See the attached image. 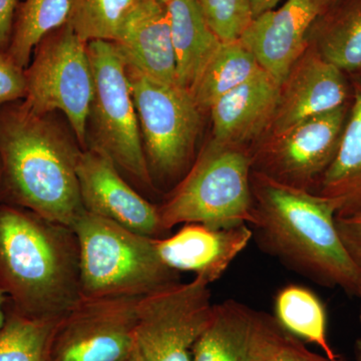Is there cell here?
I'll use <instances>...</instances> for the list:
<instances>
[{
	"instance_id": "cell-1",
	"label": "cell",
	"mask_w": 361,
	"mask_h": 361,
	"mask_svg": "<svg viewBox=\"0 0 361 361\" xmlns=\"http://www.w3.org/2000/svg\"><path fill=\"white\" fill-rule=\"evenodd\" d=\"M249 226L265 250L304 276L360 295L361 270L336 226L331 199L252 170Z\"/></svg>"
},
{
	"instance_id": "cell-2",
	"label": "cell",
	"mask_w": 361,
	"mask_h": 361,
	"mask_svg": "<svg viewBox=\"0 0 361 361\" xmlns=\"http://www.w3.org/2000/svg\"><path fill=\"white\" fill-rule=\"evenodd\" d=\"M82 151L23 101L0 106V203L73 228L84 212L77 174Z\"/></svg>"
},
{
	"instance_id": "cell-3",
	"label": "cell",
	"mask_w": 361,
	"mask_h": 361,
	"mask_svg": "<svg viewBox=\"0 0 361 361\" xmlns=\"http://www.w3.org/2000/svg\"><path fill=\"white\" fill-rule=\"evenodd\" d=\"M0 290L23 314L61 319L82 299L73 228L0 203Z\"/></svg>"
},
{
	"instance_id": "cell-4",
	"label": "cell",
	"mask_w": 361,
	"mask_h": 361,
	"mask_svg": "<svg viewBox=\"0 0 361 361\" xmlns=\"http://www.w3.org/2000/svg\"><path fill=\"white\" fill-rule=\"evenodd\" d=\"M80 248L84 299L141 298L180 281L156 250L154 238L84 210L73 225Z\"/></svg>"
},
{
	"instance_id": "cell-5",
	"label": "cell",
	"mask_w": 361,
	"mask_h": 361,
	"mask_svg": "<svg viewBox=\"0 0 361 361\" xmlns=\"http://www.w3.org/2000/svg\"><path fill=\"white\" fill-rule=\"evenodd\" d=\"M252 156L245 147L213 140L159 206L161 227L199 223L212 228L249 225L253 208Z\"/></svg>"
},
{
	"instance_id": "cell-6",
	"label": "cell",
	"mask_w": 361,
	"mask_h": 361,
	"mask_svg": "<svg viewBox=\"0 0 361 361\" xmlns=\"http://www.w3.org/2000/svg\"><path fill=\"white\" fill-rule=\"evenodd\" d=\"M92 97L87 146L108 157L137 184L154 188L145 155L127 65L113 42H87Z\"/></svg>"
},
{
	"instance_id": "cell-7",
	"label": "cell",
	"mask_w": 361,
	"mask_h": 361,
	"mask_svg": "<svg viewBox=\"0 0 361 361\" xmlns=\"http://www.w3.org/2000/svg\"><path fill=\"white\" fill-rule=\"evenodd\" d=\"M142 146L153 184L184 177L201 128L202 111L188 90L127 66Z\"/></svg>"
},
{
	"instance_id": "cell-8",
	"label": "cell",
	"mask_w": 361,
	"mask_h": 361,
	"mask_svg": "<svg viewBox=\"0 0 361 361\" xmlns=\"http://www.w3.org/2000/svg\"><path fill=\"white\" fill-rule=\"evenodd\" d=\"M87 44L68 23L42 37L25 68L27 90L23 101L37 115L63 111L82 147H87L92 97Z\"/></svg>"
},
{
	"instance_id": "cell-9",
	"label": "cell",
	"mask_w": 361,
	"mask_h": 361,
	"mask_svg": "<svg viewBox=\"0 0 361 361\" xmlns=\"http://www.w3.org/2000/svg\"><path fill=\"white\" fill-rule=\"evenodd\" d=\"M210 285L195 277L137 299L135 336L145 361H192L212 317Z\"/></svg>"
},
{
	"instance_id": "cell-10",
	"label": "cell",
	"mask_w": 361,
	"mask_h": 361,
	"mask_svg": "<svg viewBox=\"0 0 361 361\" xmlns=\"http://www.w3.org/2000/svg\"><path fill=\"white\" fill-rule=\"evenodd\" d=\"M348 116L344 104L264 137L251 154L253 171L311 191L336 155Z\"/></svg>"
},
{
	"instance_id": "cell-11",
	"label": "cell",
	"mask_w": 361,
	"mask_h": 361,
	"mask_svg": "<svg viewBox=\"0 0 361 361\" xmlns=\"http://www.w3.org/2000/svg\"><path fill=\"white\" fill-rule=\"evenodd\" d=\"M137 298L80 299L59 319L51 361H126L137 350Z\"/></svg>"
},
{
	"instance_id": "cell-12",
	"label": "cell",
	"mask_w": 361,
	"mask_h": 361,
	"mask_svg": "<svg viewBox=\"0 0 361 361\" xmlns=\"http://www.w3.org/2000/svg\"><path fill=\"white\" fill-rule=\"evenodd\" d=\"M77 174L87 212L149 238L168 236L161 227L159 206L137 193L103 153L94 149L82 151Z\"/></svg>"
},
{
	"instance_id": "cell-13",
	"label": "cell",
	"mask_w": 361,
	"mask_h": 361,
	"mask_svg": "<svg viewBox=\"0 0 361 361\" xmlns=\"http://www.w3.org/2000/svg\"><path fill=\"white\" fill-rule=\"evenodd\" d=\"M331 4L332 0H287L280 8L253 18L240 40L281 84L310 47L311 27Z\"/></svg>"
},
{
	"instance_id": "cell-14",
	"label": "cell",
	"mask_w": 361,
	"mask_h": 361,
	"mask_svg": "<svg viewBox=\"0 0 361 361\" xmlns=\"http://www.w3.org/2000/svg\"><path fill=\"white\" fill-rule=\"evenodd\" d=\"M349 89L343 71L310 44L280 84L276 110L268 134H281L306 118L346 104Z\"/></svg>"
},
{
	"instance_id": "cell-15",
	"label": "cell",
	"mask_w": 361,
	"mask_h": 361,
	"mask_svg": "<svg viewBox=\"0 0 361 361\" xmlns=\"http://www.w3.org/2000/svg\"><path fill=\"white\" fill-rule=\"evenodd\" d=\"M249 225L212 228L184 224L175 234L154 239L161 260L171 269L195 273L209 284L220 279L253 238Z\"/></svg>"
},
{
	"instance_id": "cell-16",
	"label": "cell",
	"mask_w": 361,
	"mask_h": 361,
	"mask_svg": "<svg viewBox=\"0 0 361 361\" xmlns=\"http://www.w3.org/2000/svg\"><path fill=\"white\" fill-rule=\"evenodd\" d=\"M279 82L265 70L218 99L211 106L213 141L245 147L269 130L276 110Z\"/></svg>"
},
{
	"instance_id": "cell-17",
	"label": "cell",
	"mask_w": 361,
	"mask_h": 361,
	"mask_svg": "<svg viewBox=\"0 0 361 361\" xmlns=\"http://www.w3.org/2000/svg\"><path fill=\"white\" fill-rule=\"evenodd\" d=\"M113 42L127 66L164 84L177 85L174 47L165 2L142 0Z\"/></svg>"
},
{
	"instance_id": "cell-18",
	"label": "cell",
	"mask_w": 361,
	"mask_h": 361,
	"mask_svg": "<svg viewBox=\"0 0 361 361\" xmlns=\"http://www.w3.org/2000/svg\"><path fill=\"white\" fill-rule=\"evenodd\" d=\"M178 87L191 92L222 40L207 23L199 0H168Z\"/></svg>"
},
{
	"instance_id": "cell-19",
	"label": "cell",
	"mask_w": 361,
	"mask_h": 361,
	"mask_svg": "<svg viewBox=\"0 0 361 361\" xmlns=\"http://www.w3.org/2000/svg\"><path fill=\"white\" fill-rule=\"evenodd\" d=\"M318 194L331 199L337 215H346L361 207V82L355 97L334 161L319 180Z\"/></svg>"
},
{
	"instance_id": "cell-20",
	"label": "cell",
	"mask_w": 361,
	"mask_h": 361,
	"mask_svg": "<svg viewBox=\"0 0 361 361\" xmlns=\"http://www.w3.org/2000/svg\"><path fill=\"white\" fill-rule=\"evenodd\" d=\"M310 44L322 58L341 68H361V0H339L315 21Z\"/></svg>"
},
{
	"instance_id": "cell-21",
	"label": "cell",
	"mask_w": 361,
	"mask_h": 361,
	"mask_svg": "<svg viewBox=\"0 0 361 361\" xmlns=\"http://www.w3.org/2000/svg\"><path fill=\"white\" fill-rule=\"evenodd\" d=\"M253 313L235 300L214 304L210 322L195 343L192 361H246Z\"/></svg>"
},
{
	"instance_id": "cell-22",
	"label": "cell",
	"mask_w": 361,
	"mask_h": 361,
	"mask_svg": "<svg viewBox=\"0 0 361 361\" xmlns=\"http://www.w3.org/2000/svg\"><path fill=\"white\" fill-rule=\"evenodd\" d=\"M261 70L257 59L241 40L223 42L190 94L202 113L209 111L218 99Z\"/></svg>"
},
{
	"instance_id": "cell-23",
	"label": "cell",
	"mask_w": 361,
	"mask_h": 361,
	"mask_svg": "<svg viewBox=\"0 0 361 361\" xmlns=\"http://www.w3.org/2000/svg\"><path fill=\"white\" fill-rule=\"evenodd\" d=\"M274 312L275 319L292 336L315 344L330 361L339 358L327 339L324 304L310 288L298 284L280 288L274 298Z\"/></svg>"
},
{
	"instance_id": "cell-24",
	"label": "cell",
	"mask_w": 361,
	"mask_h": 361,
	"mask_svg": "<svg viewBox=\"0 0 361 361\" xmlns=\"http://www.w3.org/2000/svg\"><path fill=\"white\" fill-rule=\"evenodd\" d=\"M68 11L70 0H18L7 54L27 68L35 47L47 33L65 25Z\"/></svg>"
},
{
	"instance_id": "cell-25",
	"label": "cell",
	"mask_w": 361,
	"mask_h": 361,
	"mask_svg": "<svg viewBox=\"0 0 361 361\" xmlns=\"http://www.w3.org/2000/svg\"><path fill=\"white\" fill-rule=\"evenodd\" d=\"M59 322L30 317L7 302L6 322L0 329V361H51Z\"/></svg>"
},
{
	"instance_id": "cell-26",
	"label": "cell",
	"mask_w": 361,
	"mask_h": 361,
	"mask_svg": "<svg viewBox=\"0 0 361 361\" xmlns=\"http://www.w3.org/2000/svg\"><path fill=\"white\" fill-rule=\"evenodd\" d=\"M142 0H70L68 25L82 42H116Z\"/></svg>"
},
{
	"instance_id": "cell-27",
	"label": "cell",
	"mask_w": 361,
	"mask_h": 361,
	"mask_svg": "<svg viewBox=\"0 0 361 361\" xmlns=\"http://www.w3.org/2000/svg\"><path fill=\"white\" fill-rule=\"evenodd\" d=\"M246 361H330L304 346L275 317L254 311Z\"/></svg>"
},
{
	"instance_id": "cell-28",
	"label": "cell",
	"mask_w": 361,
	"mask_h": 361,
	"mask_svg": "<svg viewBox=\"0 0 361 361\" xmlns=\"http://www.w3.org/2000/svg\"><path fill=\"white\" fill-rule=\"evenodd\" d=\"M209 26L222 42L241 39L250 25V0H199Z\"/></svg>"
},
{
	"instance_id": "cell-29",
	"label": "cell",
	"mask_w": 361,
	"mask_h": 361,
	"mask_svg": "<svg viewBox=\"0 0 361 361\" xmlns=\"http://www.w3.org/2000/svg\"><path fill=\"white\" fill-rule=\"evenodd\" d=\"M26 90L25 68L18 66L7 51H0V106L23 101Z\"/></svg>"
},
{
	"instance_id": "cell-30",
	"label": "cell",
	"mask_w": 361,
	"mask_h": 361,
	"mask_svg": "<svg viewBox=\"0 0 361 361\" xmlns=\"http://www.w3.org/2000/svg\"><path fill=\"white\" fill-rule=\"evenodd\" d=\"M336 226L346 250L361 270V207L346 215L336 216Z\"/></svg>"
},
{
	"instance_id": "cell-31",
	"label": "cell",
	"mask_w": 361,
	"mask_h": 361,
	"mask_svg": "<svg viewBox=\"0 0 361 361\" xmlns=\"http://www.w3.org/2000/svg\"><path fill=\"white\" fill-rule=\"evenodd\" d=\"M18 0H0V51H7L13 35Z\"/></svg>"
},
{
	"instance_id": "cell-32",
	"label": "cell",
	"mask_w": 361,
	"mask_h": 361,
	"mask_svg": "<svg viewBox=\"0 0 361 361\" xmlns=\"http://www.w3.org/2000/svg\"><path fill=\"white\" fill-rule=\"evenodd\" d=\"M280 0H250L251 11L253 18L261 14L272 11Z\"/></svg>"
},
{
	"instance_id": "cell-33",
	"label": "cell",
	"mask_w": 361,
	"mask_h": 361,
	"mask_svg": "<svg viewBox=\"0 0 361 361\" xmlns=\"http://www.w3.org/2000/svg\"><path fill=\"white\" fill-rule=\"evenodd\" d=\"M7 302H8V299H7L6 294L0 290V329L4 326V322H6Z\"/></svg>"
},
{
	"instance_id": "cell-34",
	"label": "cell",
	"mask_w": 361,
	"mask_h": 361,
	"mask_svg": "<svg viewBox=\"0 0 361 361\" xmlns=\"http://www.w3.org/2000/svg\"><path fill=\"white\" fill-rule=\"evenodd\" d=\"M126 361H145V360H144V358H142L141 353H140L139 348H137V350H135V353H133V355H130V357L128 358V360Z\"/></svg>"
},
{
	"instance_id": "cell-35",
	"label": "cell",
	"mask_w": 361,
	"mask_h": 361,
	"mask_svg": "<svg viewBox=\"0 0 361 361\" xmlns=\"http://www.w3.org/2000/svg\"><path fill=\"white\" fill-rule=\"evenodd\" d=\"M355 355L356 361H361V339L356 342Z\"/></svg>"
},
{
	"instance_id": "cell-36",
	"label": "cell",
	"mask_w": 361,
	"mask_h": 361,
	"mask_svg": "<svg viewBox=\"0 0 361 361\" xmlns=\"http://www.w3.org/2000/svg\"><path fill=\"white\" fill-rule=\"evenodd\" d=\"M358 297H360V300H361V291H360V295H358ZM360 324H361V303H360Z\"/></svg>"
},
{
	"instance_id": "cell-37",
	"label": "cell",
	"mask_w": 361,
	"mask_h": 361,
	"mask_svg": "<svg viewBox=\"0 0 361 361\" xmlns=\"http://www.w3.org/2000/svg\"><path fill=\"white\" fill-rule=\"evenodd\" d=\"M339 0H332V4H336V2H338Z\"/></svg>"
},
{
	"instance_id": "cell-38",
	"label": "cell",
	"mask_w": 361,
	"mask_h": 361,
	"mask_svg": "<svg viewBox=\"0 0 361 361\" xmlns=\"http://www.w3.org/2000/svg\"><path fill=\"white\" fill-rule=\"evenodd\" d=\"M334 361H345V360H341V357H339V358H337V360H334Z\"/></svg>"
},
{
	"instance_id": "cell-39",
	"label": "cell",
	"mask_w": 361,
	"mask_h": 361,
	"mask_svg": "<svg viewBox=\"0 0 361 361\" xmlns=\"http://www.w3.org/2000/svg\"><path fill=\"white\" fill-rule=\"evenodd\" d=\"M158 1L166 2L168 1V0H158Z\"/></svg>"
}]
</instances>
